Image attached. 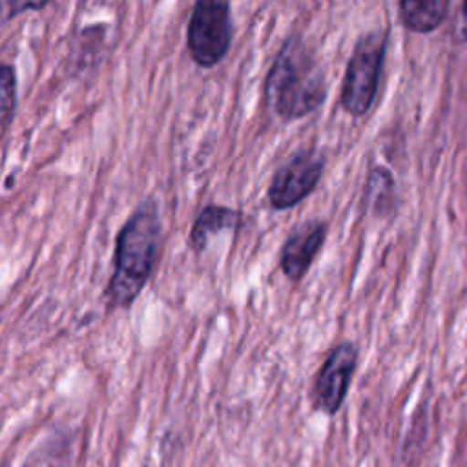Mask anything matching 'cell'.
I'll list each match as a JSON object with an SVG mask.
<instances>
[{
    "mask_svg": "<svg viewBox=\"0 0 467 467\" xmlns=\"http://www.w3.org/2000/svg\"><path fill=\"white\" fill-rule=\"evenodd\" d=\"M162 237L159 206L140 202L117 234L113 274L106 286L108 308H128L151 277Z\"/></svg>",
    "mask_w": 467,
    "mask_h": 467,
    "instance_id": "6da1fadb",
    "label": "cell"
},
{
    "mask_svg": "<svg viewBox=\"0 0 467 467\" xmlns=\"http://www.w3.org/2000/svg\"><path fill=\"white\" fill-rule=\"evenodd\" d=\"M265 97L272 113L283 120L306 117L325 102V73L303 36L285 38L268 69Z\"/></svg>",
    "mask_w": 467,
    "mask_h": 467,
    "instance_id": "7a4b0ae2",
    "label": "cell"
},
{
    "mask_svg": "<svg viewBox=\"0 0 467 467\" xmlns=\"http://www.w3.org/2000/svg\"><path fill=\"white\" fill-rule=\"evenodd\" d=\"M387 36L383 31H370L358 38L347 62L341 84V108L352 115H367L378 97L381 67L385 62Z\"/></svg>",
    "mask_w": 467,
    "mask_h": 467,
    "instance_id": "3957f363",
    "label": "cell"
},
{
    "mask_svg": "<svg viewBox=\"0 0 467 467\" xmlns=\"http://www.w3.org/2000/svg\"><path fill=\"white\" fill-rule=\"evenodd\" d=\"M234 22L228 2L201 0L193 5L188 29L186 46L192 60L201 67L219 64L232 44Z\"/></svg>",
    "mask_w": 467,
    "mask_h": 467,
    "instance_id": "277c9868",
    "label": "cell"
},
{
    "mask_svg": "<svg viewBox=\"0 0 467 467\" xmlns=\"http://www.w3.org/2000/svg\"><path fill=\"white\" fill-rule=\"evenodd\" d=\"M325 170V157L312 150L305 148L296 151L286 162H283L270 184H268V202L274 210H288L306 199L321 181Z\"/></svg>",
    "mask_w": 467,
    "mask_h": 467,
    "instance_id": "5b68a950",
    "label": "cell"
},
{
    "mask_svg": "<svg viewBox=\"0 0 467 467\" xmlns=\"http://www.w3.org/2000/svg\"><path fill=\"white\" fill-rule=\"evenodd\" d=\"M356 367L358 347L354 343L341 341L330 348L312 387V403L317 410L332 416L341 409Z\"/></svg>",
    "mask_w": 467,
    "mask_h": 467,
    "instance_id": "8992f818",
    "label": "cell"
},
{
    "mask_svg": "<svg viewBox=\"0 0 467 467\" xmlns=\"http://www.w3.org/2000/svg\"><path fill=\"white\" fill-rule=\"evenodd\" d=\"M327 239V224L323 221H306L299 224L285 241L279 265L290 281H299L308 272L312 261L319 254Z\"/></svg>",
    "mask_w": 467,
    "mask_h": 467,
    "instance_id": "52a82bcc",
    "label": "cell"
},
{
    "mask_svg": "<svg viewBox=\"0 0 467 467\" xmlns=\"http://www.w3.org/2000/svg\"><path fill=\"white\" fill-rule=\"evenodd\" d=\"M243 223V213L234 208L210 204L206 206L192 224L190 230V246L193 252L201 254L212 237L223 230H237Z\"/></svg>",
    "mask_w": 467,
    "mask_h": 467,
    "instance_id": "ba28073f",
    "label": "cell"
},
{
    "mask_svg": "<svg viewBox=\"0 0 467 467\" xmlns=\"http://www.w3.org/2000/svg\"><path fill=\"white\" fill-rule=\"evenodd\" d=\"M449 2L445 0H403L398 4L401 24L414 33H431L443 24L447 16Z\"/></svg>",
    "mask_w": 467,
    "mask_h": 467,
    "instance_id": "9c48e42d",
    "label": "cell"
},
{
    "mask_svg": "<svg viewBox=\"0 0 467 467\" xmlns=\"http://www.w3.org/2000/svg\"><path fill=\"white\" fill-rule=\"evenodd\" d=\"M396 199V184L392 173L383 166H374L365 182V204L376 215H385L392 210Z\"/></svg>",
    "mask_w": 467,
    "mask_h": 467,
    "instance_id": "30bf717a",
    "label": "cell"
},
{
    "mask_svg": "<svg viewBox=\"0 0 467 467\" xmlns=\"http://www.w3.org/2000/svg\"><path fill=\"white\" fill-rule=\"evenodd\" d=\"M16 104V75L13 66L0 64V126L9 122Z\"/></svg>",
    "mask_w": 467,
    "mask_h": 467,
    "instance_id": "8fae6325",
    "label": "cell"
},
{
    "mask_svg": "<svg viewBox=\"0 0 467 467\" xmlns=\"http://www.w3.org/2000/svg\"><path fill=\"white\" fill-rule=\"evenodd\" d=\"M47 2H16V0H4L0 2V26L13 20L16 15L26 11H38L44 9Z\"/></svg>",
    "mask_w": 467,
    "mask_h": 467,
    "instance_id": "7c38bea8",
    "label": "cell"
},
{
    "mask_svg": "<svg viewBox=\"0 0 467 467\" xmlns=\"http://www.w3.org/2000/svg\"><path fill=\"white\" fill-rule=\"evenodd\" d=\"M456 33L460 38H467V2L460 9L458 20H456Z\"/></svg>",
    "mask_w": 467,
    "mask_h": 467,
    "instance_id": "4fadbf2b",
    "label": "cell"
}]
</instances>
